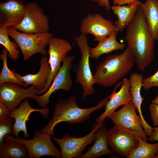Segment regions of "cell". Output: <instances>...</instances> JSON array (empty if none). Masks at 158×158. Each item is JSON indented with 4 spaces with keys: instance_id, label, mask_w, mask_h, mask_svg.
Wrapping results in <instances>:
<instances>
[{
    "instance_id": "cell-10",
    "label": "cell",
    "mask_w": 158,
    "mask_h": 158,
    "mask_svg": "<svg viewBox=\"0 0 158 158\" xmlns=\"http://www.w3.org/2000/svg\"><path fill=\"white\" fill-rule=\"evenodd\" d=\"M17 83L6 82L0 84V101L10 111L18 108L22 101L28 98L34 99L39 91L36 87L31 85L25 89Z\"/></svg>"
},
{
    "instance_id": "cell-1",
    "label": "cell",
    "mask_w": 158,
    "mask_h": 158,
    "mask_svg": "<svg viewBox=\"0 0 158 158\" xmlns=\"http://www.w3.org/2000/svg\"><path fill=\"white\" fill-rule=\"evenodd\" d=\"M125 40L135 57L137 68L143 71L153 60L154 41L140 7L126 27Z\"/></svg>"
},
{
    "instance_id": "cell-26",
    "label": "cell",
    "mask_w": 158,
    "mask_h": 158,
    "mask_svg": "<svg viewBox=\"0 0 158 158\" xmlns=\"http://www.w3.org/2000/svg\"><path fill=\"white\" fill-rule=\"evenodd\" d=\"M8 35L7 27H0V44L7 49L9 58L15 61L19 59L20 51L18 49L19 47L15 41H10Z\"/></svg>"
},
{
    "instance_id": "cell-13",
    "label": "cell",
    "mask_w": 158,
    "mask_h": 158,
    "mask_svg": "<svg viewBox=\"0 0 158 158\" xmlns=\"http://www.w3.org/2000/svg\"><path fill=\"white\" fill-rule=\"evenodd\" d=\"M72 48L71 44L66 40L53 37L51 39L47 51L49 54L48 62L51 68L50 73L45 87L38 95L44 94L48 90L61 67V63L66 58L67 53Z\"/></svg>"
},
{
    "instance_id": "cell-19",
    "label": "cell",
    "mask_w": 158,
    "mask_h": 158,
    "mask_svg": "<svg viewBox=\"0 0 158 158\" xmlns=\"http://www.w3.org/2000/svg\"><path fill=\"white\" fill-rule=\"evenodd\" d=\"M108 131L104 124L97 130L94 133L96 138L94 144L79 158H96L107 155H112L114 152L108 147Z\"/></svg>"
},
{
    "instance_id": "cell-22",
    "label": "cell",
    "mask_w": 158,
    "mask_h": 158,
    "mask_svg": "<svg viewBox=\"0 0 158 158\" xmlns=\"http://www.w3.org/2000/svg\"><path fill=\"white\" fill-rule=\"evenodd\" d=\"M139 5L153 40H158V0H146L145 3L140 1Z\"/></svg>"
},
{
    "instance_id": "cell-25",
    "label": "cell",
    "mask_w": 158,
    "mask_h": 158,
    "mask_svg": "<svg viewBox=\"0 0 158 158\" xmlns=\"http://www.w3.org/2000/svg\"><path fill=\"white\" fill-rule=\"evenodd\" d=\"M138 146L132 150L126 158H154L158 151V142L150 144L138 138Z\"/></svg>"
},
{
    "instance_id": "cell-23",
    "label": "cell",
    "mask_w": 158,
    "mask_h": 158,
    "mask_svg": "<svg viewBox=\"0 0 158 158\" xmlns=\"http://www.w3.org/2000/svg\"><path fill=\"white\" fill-rule=\"evenodd\" d=\"M117 32H114L105 39L98 42L97 45L92 48L90 58L97 59L104 54H108L114 51L122 50L126 46L123 43H119L116 39Z\"/></svg>"
},
{
    "instance_id": "cell-30",
    "label": "cell",
    "mask_w": 158,
    "mask_h": 158,
    "mask_svg": "<svg viewBox=\"0 0 158 158\" xmlns=\"http://www.w3.org/2000/svg\"><path fill=\"white\" fill-rule=\"evenodd\" d=\"M149 110L153 125L156 127L158 126V104L152 103L150 104Z\"/></svg>"
},
{
    "instance_id": "cell-15",
    "label": "cell",
    "mask_w": 158,
    "mask_h": 158,
    "mask_svg": "<svg viewBox=\"0 0 158 158\" xmlns=\"http://www.w3.org/2000/svg\"><path fill=\"white\" fill-rule=\"evenodd\" d=\"M35 111L40 112L44 118L47 117L49 114L48 106L41 109L33 108L30 106L28 99L23 101L19 107L10 111L9 117L15 120L13 134L15 137H18L20 132H23V136L25 138L29 137L26 123L29 120L31 114Z\"/></svg>"
},
{
    "instance_id": "cell-7",
    "label": "cell",
    "mask_w": 158,
    "mask_h": 158,
    "mask_svg": "<svg viewBox=\"0 0 158 158\" xmlns=\"http://www.w3.org/2000/svg\"><path fill=\"white\" fill-rule=\"evenodd\" d=\"M139 135L119 125L114 126L108 130V145L116 154L127 158L130 152L136 147L139 143Z\"/></svg>"
},
{
    "instance_id": "cell-33",
    "label": "cell",
    "mask_w": 158,
    "mask_h": 158,
    "mask_svg": "<svg viewBox=\"0 0 158 158\" xmlns=\"http://www.w3.org/2000/svg\"><path fill=\"white\" fill-rule=\"evenodd\" d=\"M148 140L150 142H158V126L154 128L153 132L149 136Z\"/></svg>"
},
{
    "instance_id": "cell-2",
    "label": "cell",
    "mask_w": 158,
    "mask_h": 158,
    "mask_svg": "<svg viewBox=\"0 0 158 158\" xmlns=\"http://www.w3.org/2000/svg\"><path fill=\"white\" fill-rule=\"evenodd\" d=\"M109 96L99 101L95 106L87 108L78 107L76 98L70 97L68 99L59 100L54 104L53 116L49 123L41 130V132L51 136L54 135V129L59 123L66 122L70 124H80L88 120L92 113L103 107L109 100Z\"/></svg>"
},
{
    "instance_id": "cell-20",
    "label": "cell",
    "mask_w": 158,
    "mask_h": 158,
    "mask_svg": "<svg viewBox=\"0 0 158 158\" xmlns=\"http://www.w3.org/2000/svg\"><path fill=\"white\" fill-rule=\"evenodd\" d=\"M143 79L141 74L137 73H132L129 79L130 84V92L132 97V102L138 110L140 117L142 127L145 131L148 132L151 129L152 126L146 122L144 118L141 110V104L144 100L140 93Z\"/></svg>"
},
{
    "instance_id": "cell-27",
    "label": "cell",
    "mask_w": 158,
    "mask_h": 158,
    "mask_svg": "<svg viewBox=\"0 0 158 158\" xmlns=\"http://www.w3.org/2000/svg\"><path fill=\"white\" fill-rule=\"evenodd\" d=\"M8 51L4 47L0 55V59L3 62L2 68L0 74V84L6 82L17 83L25 87V83L17 78L12 71L8 68L7 65V55Z\"/></svg>"
},
{
    "instance_id": "cell-37",
    "label": "cell",
    "mask_w": 158,
    "mask_h": 158,
    "mask_svg": "<svg viewBox=\"0 0 158 158\" xmlns=\"http://www.w3.org/2000/svg\"><path fill=\"white\" fill-rule=\"evenodd\" d=\"M91 1L97 2L98 0H89Z\"/></svg>"
},
{
    "instance_id": "cell-21",
    "label": "cell",
    "mask_w": 158,
    "mask_h": 158,
    "mask_svg": "<svg viewBox=\"0 0 158 158\" xmlns=\"http://www.w3.org/2000/svg\"><path fill=\"white\" fill-rule=\"evenodd\" d=\"M139 1L127 6L115 5L111 7L118 18L114 24L118 31L122 32L132 21L140 7Z\"/></svg>"
},
{
    "instance_id": "cell-24",
    "label": "cell",
    "mask_w": 158,
    "mask_h": 158,
    "mask_svg": "<svg viewBox=\"0 0 158 158\" xmlns=\"http://www.w3.org/2000/svg\"><path fill=\"white\" fill-rule=\"evenodd\" d=\"M0 158H28V150L25 145L19 142L4 140L0 144Z\"/></svg>"
},
{
    "instance_id": "cell-6",
    "label": "cell",
    "mask_w": 158,
    "mask_h": 158,
    "mask_svg": "<svg viewBox=\"0 0 158 158\" xmlns=\"http://www.w3.org/2000/svg\"><path fill=\"white\" fill-rule=\"evenodd\" d=\"M51 137L36 130L31 139L26 140L18 137L15 138L12 135H6L4 140L18 142L23 144L27 149L28 157L30 158H39L45 155L54 158H62L61 151L53 143Z\"/></svg>"
},
{
    "instance_id": "cell-31",
    "label": "cell",
    "mask_w": 158,
    "mask_h": 158,
    "mask_svg": "<svg viewBox=\"0 0 158 158\" xmlns=\"http://www.w3.org/2000/svg\"><path fill=\"white\" fill-rule=\"evenodd\" d=\"M10 111L4 104L2 102L0 101V119L9 117Z\"/></svg>"
},
{
    "instance_id": "cell-16",
    "label": "cell",
    "mask_w": 158,
    "mask_h": 158,
    "mask_svg": "<svg viewBox=\"0 0 158 158\" xmlns=\"http://www.w3.org/2000/svg\"><path fill=\"white\" fill-rule=\"evenodd\" d=\"M130 84L129 79L124 78L122 82L116 84L113 91L109 96V100L105 103L104 111L96 119V121L104 120L109 118L115 109L121 105H123L132 101L130 92Z\"/></svg>"
},
{
    "instance_id": "cell-8",
    "label": "cell",
    "mask_w": 158,
    "mask_h": 158,
    "mask_svg": "<svg viewBox=\"0 0 158 158\" xmlns=\"http://www.w3.org/2000/svg\"><path fill=\"white\" fill-rule=\"evenodd\" d=\"M104 120L96 122L92 125L91 132L86 135L81 137H71L68 132L62 138H59L54 135L51 137L59 144L62 158H79L86 146L95 141L96 137L95 131L100 128Z\"/></svg>"
},
{
    "instance_id": "cell-5",
    "label": "cell",
    "mask_w": 158,
    "mask_h": 158,
    "mask_svg": "<svg viewBox=\"0 0 158 158\" xmlns=\"http://www.w3.org/2000/svg\"><path fill=\"white\" fill-rule=\"evenodd\" d=\"M74 39L81 54V58L78 60L75 68V81L81 86L83 90L82 98H83L88 95H92L95 92L93 75L89 63L92 48L88 44L87 35L81 34L75 37Z\"/></svg>"
},
{
    "instance_id": "cell-36",
    "label": "cell",
    "mask_w": 158,
    "mask_h": 158,
    "mask_svg": "<svg viewBox=\"0 0 158 158\" xmlns=\"http://www.w3.org/2000/svg\"><path fill=\"white\" fill-rule=\"evenodd\" d=\"M154 158H158V151L157 152Z\"/></svg>"
},
{
    "instance_id": "cell-3",
    "label": "cell",
    "mask_w": 158,
    "mask_h": 158,
    "mask_svg": "<svg viewBox=\"0 0 158 158\" xmlns=\"http://www.w3.org/2000/svg\"><path fill=\"white\" fill-rule=\"evenodd\" d=\"M135 57L128 48L120 54L110 56L96 67L93 75L95 84L110 87L117 84L131 70Z\"/></svg>"
},
{
    "instance_id": "cell-28",
    "label": "cell",
    "mask_w": 158,
    "mask_h": 158,
    "mask_svg": "<svg viewBox=\"0 0 158 158\" xmlns=\"http://www.w3.org/2000/svg\"><path fill=\"white\" fill-rule=\"evenodd\" d=\"M14 121V119L8 116L0 119V144L4 141L5 135H12Z\"/></svg>"
},
{
    "instance_id": "cell-4",
    "label": "cell",
    "mask_w": 158,
    "mask_h": 158,
    "mask_svg": "<svg viewBox=\"0 0 158 158\" xmlns=\"http://www.w3.org/2000/svg\"><path fill=\"white\" fill-rule=\"evenodd\" d=\"M7 32L18 44L25 61L37 53L46 56L47 52L46 47L54 36L49 32L34 34L20 32L13 27H7Z\"/></svg>"
},
{
    "instance_id": "cell-32",
    "label": "cell",
    "mask_w": 158,
    "mask_h": 158,
    "mask_svg": "<svg viewBox=\"0 0 158 158\" xmlns=\"http://www.w3.org/2000/svg\"><path fill=\"white\" fill-rule=\"evenodd\" d=\"M114 4L122 5L125 4H131L139 2L138 0H113Z\"/></svg>"
},
{
    "instance_id": "cell-9",
    "label": "cell",
    "mask_w": 158,
    "mask_h": 158,
    "mask_svg": "<svg viewBox=\"0 0 158 158\" xmlns=\"http://www.w3.org/2000/svg\"><path fill=\"white\" fill-rule=\"evenodd\" d=\"M13 27L18 31L28 34L46 33L50 29L48 17L36 2L26 4L23 19Z\"/></svg>"
},
{
    "instance_id": "cell-12",
    "label": "cell",
    "mask_w": 158,
    "mask_h": 158,
    "mask_svg": "<svg viewBox=\"0 0 158 158\" xmlns=\"http://www.w3.org/2000/svg\"><path fill=\"white\" fill-rule=\"evenodd\" d=\"M81 33L94 35L95 41L102 40L118 31L112 22L104 18L99 13L87 14L82 20L80 25Z\"/></svg>"
},
{
    "instance_id": "cell-18",
    "label": "cell",
    "mask_w": 158,
    "mask_h": 158,
    "mask_svg": "<svg viewBox=\"0 0 158 158\" xmlns=\"http://www.w3.org/2000/svg\"><path fill=\"white\" fill-rule=\"evenodd\" d=\"M48 59L46 56H43L41 58L40 61V69L38 72L35 74H29L22 76L16 73L14 69H13L12 71L17 78L25 83V88L30 85H35L39 90V93L45 87L50 73L51 68Z\"/></svg>"
},
{
    "instance_id": "cell-14",
    "label": "cell",
    "mask_w": 158,
    "mask_h": 158,
    "mask_svg": "<svg viewBox=\"0 0 158 158\" xmlns=\"http://www.w3.org/2000/svg\"><path fill=\"white\" fill-rule=\"evenodd\" d=\"M136 109L131 101L123 105L119 110L114 111L109 118L115 125H120L135 132L142 139L147 141V135L142 128L140 117L136 114Z\"/></svg>"
},
{
    "instance_id": "cell-17",
    "label": "cell",
    "mask_w": 158,
    "mask_h": 158,
    "mask_svg": "<svg viewBox=\"0 0 158 158\" xmlns=\"http://www.w3.org/2000/svg\"><path fill=\"white\" fill-rule=\"evenodd\" d=\"M26 4L20 0H6L0 4V27H14L22 21Z\"/></svg>"
},
{
    "instance_id": "cell-29",
    "label": "cell",
    "mask_w": 158,
    "mask_h": 158,
    "mask_svg": "<svg viewBox=\"0 0 158 158\" xmlns=\"http://www.w3.org/2000/svg\"><path fill=\"white\" fill-rule=\"evenodd\" d=\"M154 86L158 88V70L153 75L143 80L142 87L144 90H148Z\"/></svg>"
},
{
    "instance_id": "cell-34",
    "label": "cell",
    "mask_w": 158,
    "mask_h": 158,
    "mask_svg": "<svg viewBox=\"0 0 158 158\" xmlns=\"http://www.w3.org/2000/svg\"><path fill=\"white\" fill-rule=\"evenodd\" d=\"M97 2L99 6L104 7L106 11L111 8L109 0H98Z\"/></svg>"
},
{
    "instance_id": "cell-11",
    "label": "cell",
    "mask_w": 158,
    "mask_h": 158,
    "mask_svg": "<svg viewBox=\"0 0 158 158\" xmlns=\"http://www.w3.org/2000/svg\"><path fill=\"white\" fill-rule=\"evenodd\" d=\"M75 59L73 56H67L63 61L61 67L47 91L41 95L36 96L34 100L40 106L43 108L47 106L50 97L57 91L62 90L67 91L71 90L73 84L71 71Z\"/></svg>"
},
{
    "instance_id": "cell-35",
    "label": "cell",
    "mask_w": 158,
    "mask_h": 158,
    "mask_svg": "<svg viewBox=\"0 0 158 158\" xmlns=\"http://www.w3.org/2000/svg\"><path fill=\"white\" fill-rule=\"evenodd\" d=\"M152 103L158 104V95L151 101Z\"/></svg>"
}]
</instances>
